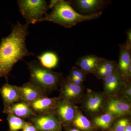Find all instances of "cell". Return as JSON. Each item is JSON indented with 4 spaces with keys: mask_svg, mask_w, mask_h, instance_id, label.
Listing matches in <instances>:
<instances>
[{
    "mask_svg": "<svg viewBox=\"0 0 131 131\" xmlns=\"http://www.w3.org/2000/svg\"><path fill=\"white\" fill-rule=\"evenodd\" d=\"M70 131H80L78 130H76V129H73V130H71Z\"/></svg>",
    "mask_w": 131,
    "mask_h": 131,
    "instance_id": "4dcf8cb0",
    "label": "cell"
},
{
    "mask_svg": "<svg viewBox=\"0 0 131 131\" xmlns=\"http://www.w3.org/2000/svg\"><path fill=\"white\" fill-rule=\"evenodd\" d=\"M74 124L78 128L86 130L90 127L91 124L89 120L81 114L79 113L75 118Z\"/></svg>",
    "mask_w": 131,
    "mask_h": 131,
    "instance_id": "7402d4cb",
    "label": "cell"
},
{
    "mask_svg": "<svg viewBox=\"0 0 131 131\" xmlns=\"http://www.w3.org/2000/svg\"><path fill=\"white\" fill-rule=\"evenodd\" d=\"M7 120L9 127V131H18L22 130L26 122L12 114H8Z\"/></svg>",
    "mask_w": 131,
    "mask_h": 131,
    "instance_id": "d6986e66",
    "label": "cell"
},
{
    "mask_svg": "<svg viewBox=\"0 0 131 131\" xmlns=\"http://www.w3.org/2000/svg\"><path fill=\"white\" fill-rule=\"evenodd\" d=\"M58 99L43 96L34 101L29 106L35 114H50V112L56 108Z\"/></svg>",
    "mask_w": 131,
    "mask_h": 131,
    "instance_id": "ba28073f",
    "label": "cell"
},
{
    "mask_svg": "<svg viewBox=\"0 0 131 131\" xmlns=\"http://www.w3.org/2000/svg\"><path fill=\"white\" fill-rule=\"evenodd\" d=\"M127 38L126 42H125V44L128 48L131 49V31L130 29L127 31Z\"/></svg>",
    "mask_w": 131,
    "mask_h": 131,
    "instance_id": "484cf974",
    "label": "cell"
},
{
    "mask_svg": "<svg viewBox=\"0 0 131 131\" xmlns=\"http://www.w3.org/2000/svg\"><path fill=\"white\" fill-rule=\"evenodd\" d=\"M18 5L20 13L28 25L41 22L49 9L44 0H19Z\"/></svg>",
    "mask_w": 131,
    "mask_h": 131,
    "instance_id": "277c9868",
    "label": "cell"
},
{
    "mask_svg": "<svg viewBox=\"0 0 131 131\" xmlns=\"http://www.w3.org/2000/svg\"><path fill=\"white\" fill-rule=\"evenodd\" d=\"M85 73L81 69L78 68H73L71 71L70 75V77L71 78H77L83 81L85 78Z\"/></svg>",
    "mask_w": 131,
    "mask_h": 131,
    "instance_id": "603a6c76",
    "label": "cell"
},
{
    "mask_svg": "<svg viewBox=\"0 0 131 131\" xmlns=\"http://www.w3.org/2000/svg\"><path fill=\"white\" fill-rule=\"evenodd\" d=\"M19 90L21 101L28 105L38 98L46 96L40 88L29 81L19 86Z\"/></svg>",
    "mask_w": 131,
    "mask_h": 131,
    "instance_id": "8992f818",
    "label": "cell"
},
{
    "mask_svg": "<svg viewBox=\"0 0 131 131\" xmlns=\"http://www.w3.org/2000/svg\"><path fill=\"white\" fill-rule=\"evenodd\" d=\"M123 78L118 70L112 74L105 77L103 80L107 93H113L119 89L124 83Z\"/></svg>",
    "mask_w": 131,
    "mask_h": 131,
    "instance_id": "9a60e30c",
    "label": "cell"
},
{
    "mask_svg": "<svg viewBox=\"0 0 131 131\" xmlns=\"http://www.w3.org/2000/svg\"><path fill=\"white\" fill-rule=\"evenodd\" d=\"M30 73L29 82L40 88L45 93L54 89L60 81L61 74L45 68L37 61L27 63Z\"/></svg>",
    "mask_w": 131,
    "mask_h": 131,
    "instance_id": "3957f363",
    "label": "cell"
},
{
    "mask_svg": "<svg viewBox=\"0 0 131 131\" xmlns=\"http://www.w3.org/2000/svg\"><path fill=\"white\" fill-rule=\"evenodd\" d=\"M124 131H131V126L130 125H127L125 130Z\"/></svg>",
    "mask_w": 131,
    "mask_h": 131,
    "instance_id": "f546056e",
    "label": "cell"
},
{
    "mask_svg": "<svg viewBox=\"0 0 131 131\" xmlns=\"http://www.w3.org/2000/svg\"><path fill=\"white\" fill-rule=\"evenodd\" d=\"M130 108L129 103L126 102L112 100L108 103L107 111L112 115L118 117L127 114L130 112Z\"/></svg>",
    "mask_w": 131,
    "mask_h": 131,
    "instance_id": "5bb4252c",
    "label": "cell"
},
{
    "mask_svg": "<svg viewBox=\"0 0 131 131\" xmlns=\"http://www.w3.org/2000/svg\"><path fill=\"white\" fill-rule=\"evenodd\" d=\"M118 70V64L116 61L102 58L94 73L98 78L103 79L112 74Z\"/></svg>",
    "mask_w": 131,
    "mask_h": 131,
    "instance_id": "7c38bea8",
    "label": "cell"
},
{
    "mask_svg": "<svg viewBox=\"0 0 131 131\" xmlns=\"http://www.w3.org/2000/svg\"><path fill=\"white\" fill-rule=\"evenodd\" d=\"M81 92V88L79 85L73 83L69 77L64 83L62 93L66 99H71L75 98Z\"/></svg>",
    "mask_w": 131,
    "mask_h": 131,
    "instance_id": "e0dca14e",
    "label": "cell"
},
{
    "mask_svg": "<svg viewBox=\"0 0 131 131\" xmlns=\"http://www.w3.org/2000/svg\"><path fill=\"white\" fill-rule=\"evenodd\" d=\"M58 0H52L50 2V4L48 5V8L49 9H51V8H52L54 7L55 5L56 4Z\"/></svg>",
    "mask_w": 131,
    "mask_h": 131,
    "instance_id": "83f0119b",
    "label": "cell"
},
{
    "mask_svg": "<svg viewBox=\"0 0 131 131\" xmlns=\"http://www.w3.org/2000/svg\"><path fill=\"white\" fill-rule=\"evenodd\" d=\"M0 94L2 97L4 108L9 107L13 104L21 101L19 86L12 85L8 82L0 89Z\"/></svg>",
    "mask_w": 131,
    "mask_h": 131,
    "instance_id": "52a82bcc",
    "label": "cell"
},
{
    "mask_svg": "<svg viewBox=\"0 0 131 131\" xmlns=\"http://www.w3.org/2000/svg\"><path fill=\"white\" fill-rule=\"evenodd\" d=\"M70 78V80H71V81L73 82V83L74 84H77V85H79L80 86V84H81L82 83V81L81 80H79L77 78H71L69 77Z\"/></svg>",
    "mask_w": 131,
    "mask_h": 131,
    "instance_id": "4316f807",
    "label": "cell"
},
{
    "mask_svg": "<svg viewBox=\"0 0 131 131\" xmlns=\"http://www.w3.org/2000/svg\"><path fill=\"white\" fill-rule=\"evenodd\" d=\"M3 113L7 114H12L21 119L31 118L36 115L33 112L30 106L21 101L16 102L9 107L4 108Z\"/></svg>",
    "mask_w": 131,
    "mask_h": 131,
    "instance_id": "9c48e42d",
    "label": "cell"
},
{
    "mask_svg": "<svg viewBox=\"0 0 131 131\" xmlns=\"http://www.w3.org/2000/svg\"><path fill=\"white\" fill-rule=\"evenodd\" d=\"M131 88H129L127 89V90L126 91V93L129 96H131Z\"/></svg>",
    "mask_w": 131,
    "mask_h": 131,
    "instance_id": "f1b7e54d",
    "label": "cell"
},
{
    "mask_svg": "<svg viewBox=\"0 0 131 131\" xmlns=\"http://www.w3.org/2000/svg\"><path fill=\"white\" fill-rule=\"evenodd\" d=\"M58 100L56 108L59 118L63 122H70L74 117L75 111L73 107L66 100Z\"/></svg>",
    "mask_w": 131,
    "mask_h": 131,
    "instance_id": "4fadbf2b",
    "label": "cell"
},
{
    "mask_svg": "<svg viewBox=\"0 0 131 131\" xmlns=\"http://www.w3.org/2000/svg\"><path fill=\"white\" fill-rule=\"evenodd\" d=\"M37 131H41L39 130H38Z\"/></svg>",
    "mask_w": 131,
    "mask_h": 131,
    "instance_id": "1f68e13d",
    "label": "cell"
},
{
    "mask_svg": "<svg viewBox=\"0 0 131 131\" xmlns=\"http://www.w3.org/2000/svg\"><path fill=\"white\" fill-rule=\"evenodd\" d=\"M31 121L39 130H61V123L52 114H36L31 118Z\"/></svg>",
    "mask_w": 131,
    "mask_h": 131,
    "instance_id": "5b68a950",
    "label": "cell"
},
{
    "mask_svg": "<svg viewBox=\"0 0 131 131\" xmlns=\"http://www.w3.org/2000/svg\"><path fill=\"white\" fill-rule=\"evenodd\" d=\"M37 57L41 65L50 69L56 67L58 63V57L52 52H46Z\"/></svg>",
    "mask_w": 131,
    "mask_h": 131,
    "instance_id": "ac0fdd59",
    "label": "cell"
},
{
    "mask_svg": "<svg viewBox=\"0 0 131 131\" xmlns=\"http://www.w3.org/2000/svg\"><path fill=\"white\" fill-rule=\"evenodd\" d=\"M119 60L118 64V70L123 77H127V71L131 64V49L125 43L119 45Z\"/></svg>",
    "mask_w": 131,
    "mask_h": 131,
    "instance_id": "8fae6325",
    "label": "cell"
},
{
    "mask_svg": "<svg viewBox=\"0 0 131 131\" xmlns=\"http://www.w3.org/2000/svg\"><path fill=\"white\" fill-rule=\"evenodd\" d=\"M74 2L78 9L81 12L91 13L100 9L105 2L102 0H77Z\"/></svg>",
    "mask_w": 131,
    "mask_h": 131,
    "instance_id": "2e32d148",
    "label": "cell"
},
{
    "mask_svg": "<svg viewBox=\"0 0 131 131\" xmlns=\"http://www.w3.org/2000/svg\"><path fill=\"white\" fill-rule=\"evenodd\" d=\"M113 115L109 113L96 117L94 120L95 124L100 127L107 129L110 126L113 120Z\"/></svg>",
    "mask_w": 131,
    "mask_h": 131,
    "instance_id": "44dd1931",
    "label": "cell"
},
{
    "mask_svg": "<svg viewBox=\"0 0 131 131\" xmlns=\"http://www.w3.org/2000/svg\"><path fill=\"white\" fill-rule=\"evenodd\" d=\"M22 131H37V128L32 123L26 122Z\"/></svg>",
    "mask_w": 131,
    "mask_h": 131,
    "instance_id": "d4e9b609",
    "label": "cell"
},
{
    "mask_svg": "<svg viewBox=\"0 0 131 131\" xmlns=\"http://www.w3.org/2000/svg\"><path fill=\"white\" fill-rule=\"evenodd\" d=\"M29 25L18 21L13 26L12 32L3 38L0 43V78L6 79L13 67L24 57L34 56L28 51L26 45V38L28 35Z\"/></svg>",
    "mask_w": 131,
    "mask_h": 131,
    "instance_id": "6da1fadb",
    "label": "cell"
},
{
    "mask_svg": "<svg viewBox=\"0 0 131 131\" xmlns=\"http://www.w3.org/2000/svg\"><path fill=\"white\" fill-rule=\"evenodd\" d=\"M102 98L99 95L91 96L87 101V109L91 112H95L98 111L101 106Z\"/></svg>",
    "mask_w": 131,
    "mask_h": 131,
    "instance_id": "ffe728a7",
    "label": "cell"
},
{
    "mask_svg": "<svg viewBox=\"0 0 131 131\" xmlns=\"http://www.w3.org/2000/svg\"><path fill=\"white\" fill-rule=\"evenodd\" d=\"M102 58L95 55H86L78 59L76 64L84 73H94Z\"/></svg>",
    "mask_w": 131,
    "mask_h": 131,
    "instance_id": "30bf717a",
    "label": "cell"
},
{
    "mask_svg": "<svg viewBox=\"0 0 131 131\" xmlns=\"http://www.w3.org/2000/svg\"><path fill=\"white\" fill-rule=\"evenodd\" d=\"M129 124V120L126 119L120 120L115 126L116 131H124Z\"/></svg>",
    "mask_w": 131,
    "mask_h": 131,
    "instance_id": "cb8c5ba5",
    "label": "cell"
},
{
    "mask_svg": "<svg viewBox=\"0 0 131 131\" xmlns=\"http://www.w3.org/2000/svg\"><path fill=\"white\" fill-rule=\"evenodd\" d=\"M52 9L50 14L45 15L41 22L50 21L67 28H71L81 22L98 18L102 14L100 12L83 15L73 9L70 2L64 0H58Z\"/></svg>",
    "mask_w": 131,
    "mask_h": 131,
    "instance_id": "7a4b0ae2",
    "label": "cell"
}]
</instances>
